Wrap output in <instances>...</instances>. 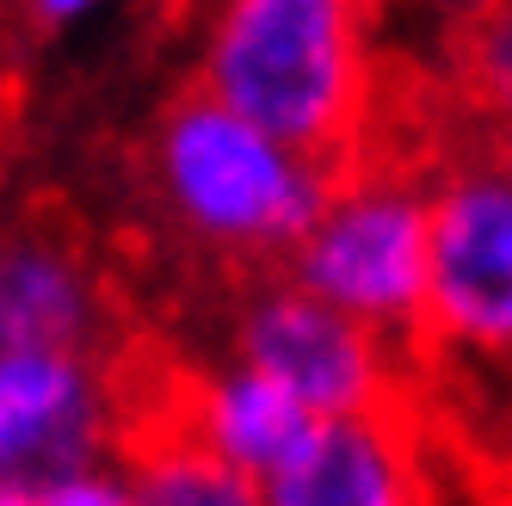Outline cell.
I'll use <instances>...</instances> for the list:
<instances>
[{
    "mask_svg": "<svg viewBox=\"0 0 512 506\" xmlns=\"http://www.w3.org/2000/svg\"><path fill=\"white\" fill-rule=\"evenodd\" d=\"M192 93L340 179L377 112L371 19L346 0H235L210 19Z\"/></svg>",
    "mask_w": 512,
    "mask_h": 506,
    "instance_id": "1",
    "label": "cell"
},
{
    "mask_svg": "<svg viewBox=\"0 0 512 506\" xmlns=\"http://www.w3.org/2000/svg\"><path fill=\"white\" fill-rule=\"evenodd\" d=\"M155 186L173 223L223 260H290L334 173L278 149L204 93H179L155 124Z\"/></svg>",
    "mask_w": 512,
    "mask_h": 506,
    "instance_id": "2",
    "label": "cell"
},
{
    "mask_svg": "<svg viewBox=\"0 0 512 506\" xmlns=\"http://www.w3.org/2000/svg\"><path fill=\"white\" fill-rule=\"evenodd\" d=\"M284 284L340 309L377 340L420 334L426 321V179L358 155L327 192L309 235L290 247Z\"/></svg>",
    "mask_w": 512,
    "mask_h": 506,
    "instance_id": "3",
    "label": "cell"
},
{
    "mask_svg": "<svg viewBox=\"0 0 512 506\" xmlns=\"http://www.w3.org/2000/svg\"><path fill=\"white\" fill-rule=\"evenodd\" d=\"M457 352L512 358V149L482 142L426 186V321Z\"/></svg>",
    "mask_w": 512,
    "mask_h": 506,
    "instance_id": "4",
    "label": "cell"
},
{
    "mask_svg": "<svg viewBox=\"0 0 512 506\" xmlns=\"http://www.w3.org/2000/svg\"><path fill=\"white\" fill-rule=\"evenodd\" d=\"M118 328V284L99 272L87 229L62 204H25L0 223V358L56 352L105 365Z\"/></svg>",
    "mask_w": 512,
    "mask_h": 506,
    "instance_id": "5",
    "label": "cell"
},
{
    "mask_svg": "<svg viewBox=\"0 0 512 506\" xmlns=\"http://www.w3.org/2000/svg\"><path fill=\"white\" fill-rule=\"evenodd\" d=\"M235 365L272 377L315 420H346V414L408 402L395 346L377 340L371 328H358V321H346L340 309L303 297L284 278L247 297L235 321Z\"/></svg>",
    "mask_w": 512,
    "mask_h": 506,
    "instance_id": "6",
    "label": "cell"
},
{
    "mask_svg": "<svg viewBox=\"0 0 512 506\" xmlns=\"http://www.w3.org/2000/svg\"><path fill=\"white\" fill-rule=\"evenodd\" d=\"M260 506H438L426 432L408 402L315 420L260 482Z\"/></svg>",
    "mask_w": 512,
    "mask_h": 506,
    "instance_id": "7",
    "label": "cell"
},
{
    "mask_svg": "<svg viewBox=\"0 0 512 506\" xmlns=\"http://www.w3.org/2000/svg\"><path fill=\"white\" fill-rule=\"evenodd\" d=\"M105 439V389L99 365L56 352L0 358V488L31 494L87 476Z\"/></svg>",
    "mask_w": 512,
    "mask_h": 506,
    "instance_id": "8",
    "label": "cell"
},
{
    "mask_svg": "<svg viewBox=\"0 0 512 506\" xmlns=\"http://www.w3.org/2000/svg\"><path fill=\"white\" fill-rule=\"evenodd\" d=\"M309 426H315V414L260 371H247V365L192 371L186 439L204 445L210 457H223L229 469H241V476H253V482H266L309 439Z\"/></svg>",
    "mask_w": 512,
    "mask_h": 506,
    "instance_id": "9",
    "label": "cell"
},
{
    "mask_svg": "<svg viewBox=\"0 0 512 506\" xmlns=\"http://www.w3.org/2000/svg\"><path fill=\"white\" fill-rule=\"evenodd\" d=\"M130 506H260V482L210 457L192 439H155L124 451Z\"/></svg>",
    "mask_w": 512,
    "mask_h": 506,
    "instance_id": "10",
    "label": "cell"
},
{
    "mask_svg": "<svg viewBox=\"0 0 512 506\" xmlns=\"http://www.w3.org/2000/svg\"><path fill=\"white\" fill-rule=\"evenodd\" d=\"M457 81L475 112L500 130V149H512V0L469 13L457 38Z\"/></svg>",
    "mask_w": 512,
    "mask_h": 506,
    "instance_id": "11",
    "label": "cell"
},
{
    "mask_svg": "<svg viewBox=\"0 0 512 506\" xmlns=\"http://www.w3.org/2000/svg\"><path fill=\"white\" fill-rule=\"evenodd\" d=\"M38 506H130L124 476H105V469H87V476H68L56 488L38 494Z\"/></svg>",
    "mask_w": 512,
    "mask_h": 506,
    "instance_id": "12",
    "label": "cell"
},
{
    "mask_svg": "<svg viewBox=\"0 0 512 506\" xmlns=\"http://www.w3.org/2000/svg\"><path fill=\"white\" fill-rule=\"evenodd\" d=\"M0 506H38L31 494H13V488H0Z\"/></svg>",
    "mask_w": 512,
    "mask_h": 506,
    "instance_id": "13",
    "label": "cell"
}]
</instances>
